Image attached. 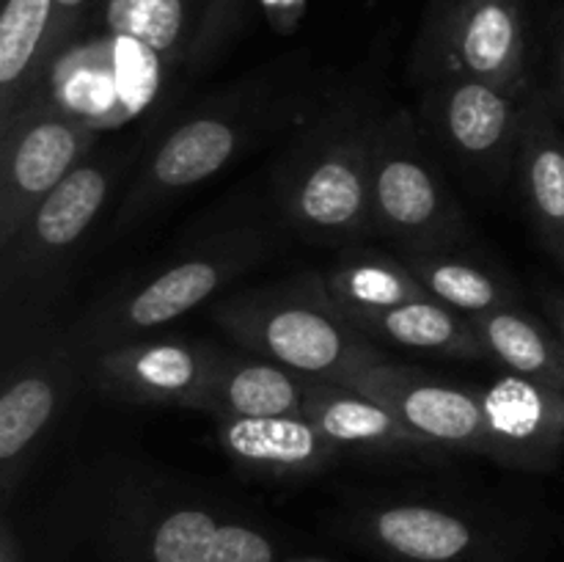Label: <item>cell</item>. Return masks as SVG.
Listing matches in <instances>:
<instances>
[{"label":"cell","instance_id":"1","mask_svg":"<svg viewBox=\"0 0 564 562\" xmlns=\"http://www.w3.org/2000/svg\"><path fill=\"white\" fill-rule=\"evenodd\" d=\"M75 527L97 562H284L251 512L149 463L105 461L75 490Z\"/></svg>","mask_w":564,"mask_h":562},{"label":"cell","instance_id":"2","mask_svg":"<svg viewBox=\"0 0 564 562\" xmlns=\"http://www.w3.org/2000/svg\"><path fill=\"white\" fill-rule=\"evenodd\" d=\"M339 86L295 50L257 66L187 108L135 165L116 209L113 231L132 229L182 193L204 185L237 158L286 130H297Z\"/></svg>","mask_w":564,"mask_h":562},{"label":"cell","instance_id":"3","mask_svg":"<svg viewBox=\"0 0 564 562\" xmlns=\"http://www.w3.org/2000/svg\"><path fill=\"white\" fill-rule=\"evenodd\" d=\"M383 99L367 83H339L292 130L273 169L281 220L312 246L347 248L372 237L369 163Z\"/></svg>","mask_w":564,"mask_h":562},{"label":"cell","instance_id":"4","mask_svg":"<svg viewBox=\"0 0 564 562\" xmlns=\"http://www.w3.org/2000/svg\"><path fill=\"white\" fill-rule=\"evenodd\" d=\"M330 529L375 562H538L545 551L523 518L427 494L352 496Z\"/></svg>","mask_w":564,"mask_h":562},{"label":"cell","instance_id":"5","mask_svg":"<svg viewBox=\"0 0 564 562\" xmlns=\"http://www.w3.org/2000/svg\"><path fill=\"white\" fill-rule=\"evenodd\" d=\"M273 251V235L259 220H240L187 242L165 262L105 292L69 325L83 358L119 342L149 336L176 323L220 292Z\"/></svg>","mask_w":564,"mask_h":562},{"label":"cell","instance_id":"6","mask_svg":"<svg viewBox=\"0 0 564 562\" xmlns=\"http://www.w3.org/2000/svg\"><path fill=\"white\" fill-rule=\"evenodd\" d=\"M213 320L240 350L312 380L347 383L369 364L386 361L378 342L345 317L323 273H301L213 303Z\"/></svg>","mask_w":564,"mask_h":562},{"label":"cell","instance_id":"7","mask_svg":"<svg viewBox=\"0 0 564 562\" xmlns=\"http://www.w3.org/2000/svg\"><path fill=\"white\" fill-rule=\"evenodd\" d=\"M132 149H94L50 196L33 207L17 235L0 248L3 320L50 314L53 298L64 290L77 253L110 207V198L132 165Z\"/></svg>","mask_w":564,"mask_h":562},{"label":"cell","instance_id":"8","mask_svg":"<svg viewBox=\"0 0 564 562\" xmlns=\"http://www.w3.org/2000/svg\"><path fill=\"white\" fill-rule=\"evenodd\" d=\"M416 110L386 108L369 163L372 235L397 253H424L471 242V224L438 165Z\"/></svg>","mask_w":564,"mask_h":562},{"label":"cell","instance_id":"9","mask_svg":"<svg viewBox=\"0 0 564 562\" xmlns=\"http://www.w3.org/2000/svg\"><path fill=\"white\" fill-rule=\"evenodd\" d=\"M86 378V358L69 325L50 314L3 320V383H0V501L11 496Z\"/></svg>","mask_w":564,"mask_h":562},{"label":"cell","instance_id":"10","mask_svg":"<svg viewBox=\"0 0 564 562\" xmlns=\"http://www.w3.org/2000/svg\"><path fill=\"white\" fill-rule=\"evenodd\" d=\"M540 11L534 0H424L411 50L416 86L474 77L529 94L540 83Z\"/></svg>","mask_w":564,"mask_h":562},{"label":"cell","instance_id":"11","mask_svg":"<svg viewBox=\"0 0 564 562\" xmlns=\"http://www.w3.org/2000/svg\"><path fill=\"white\" fill-rule=\"evenodd\" d=\"M529 94L474 77H438L419 86L416 119L441 160L474 191L496 196L516 171Z\"/></svg>","mask_w":564,"mask_h":562},{"label":"cell","instance_id":"12","mask_svg":"<svg viewBox=\"0 0 564 562\" xmlns=\"http://www.w3.org/2000/svg\"><path fill=\"white\" fill-rule=\"evenodd\" d=\"M94 149L97 127L39 94L0 130V248Z\"/></svg>","mask_w":564,"mask_h":562},{"label":"cell","instance_id":"13","mask_svg":"<svg viewBox=\"0 0 564 562\" xmlns=\"http://www.w3.org/2000/svg\"><path fill=\"white\" fill-rule=\"evenodd\" d=\"M224 347L187 336H138L86 358V380L108 400L191 408Z\"/></svg>","mask_w":564,"mask_h":562},{"label":"cell","instance_id":"14","mask_svg":"<svg viewBox=\"0 0 564 562\" xmlns=\"http://www.w3.org/2000/svg\"><path fill=\"white\" fill-rule=\"evenodd\" d=\"M347 386L383 402L422 439L449 452L488 457V428L477 386L455 383L389 358L369 364Z\"/></svg>","mask_w":564,"mask_h":562},{"label":"cell","instance_id":"15","mask_svg":"<svg viewBox=\"0 0 564 562\" xmlns=\"http://www.w3.org/2000/svg\"><path fill=\"white\" fill-rule=\"evenodd\" d=\"M488 428V461L551 472L564 452V395L507 369L477 386Z\"/></svg>","mask_w":564,"mask_h":562},{"label":"cell","instance_id":"16","mask_svg":"<svg viewBox=\"0 0 564 562\" xmlns=\"http://www.w3.org/2000/svg\"><path fill=\"white\" fill-rule=\"evenodd\" d=\"M303 413L323 430L325 439L341 455L422 463L438 461L449 452L413 433L391 408L347 383L312 380L306 389Z\"/></svg>","mask_w":564,"mask_h":562},{"label":"cell","instance_id":"17","mask_svg":"<svg viewBox=\"0 0 564 562\" xmlns=\"http://www.w3.org/2000/svg\"><path fill=\"white\" fill-rule=\"evenodd\" d=\"M215 444L237 472L262 483H301L345 457L306 413L215 419Z\"/></svg>","mask_w":564,"mask_h":562},{"label":"cell","instance_id":"18","mask_svg":"<svg viewBox=\"0 0 564 562\" xmlns=\"http://www.w3.org/2000/svg\"><path fill=\"white\" fill-rule=\"evenodd\" d=\"M512 176L540 246L564 270V132L540 83L523 102Z\"/></svg>","mask_w":564,"mask_h":562},{"label":"cell","instance_id":"19","mask_svg":"<svg viewBox=\"0 0 564 562\" xmlns=\"http://www.w3.org/2000/svg\"><path fill=\"white\" fill-rule=\"evenodd\" d=\"M312 378L248 350H224L187 411L213 419L301 417Z\"/></svg>","mask_w":564,"mask_h":562},{"label":"cell","instance_id":"20","mask_svg":"<svg viewBox=\"0 0 564 562\" xmlns=\"http://www.w3.org/2000/svg\"><path fill=\"white\" fill-rule=\"evenodd\" d=\"M358 331L378 345L405 347V350L430 353V356L482 361L490 358L482 339L474 331L471 317L444 306L441 301H408L389 309L345 312Z\"/></svg>","mask_w":564,"mask_h":562},{"label":"cell","instance_id":"21","mask_svg":"<svg viewBox=\"0 0 564 562\" xmlns=\"http://www.w3.org/2000/svg\"><path fill=\"white\" fill-rule=\"evenodd\" d=\"M53 14L55 0H3L0 6V130L36 97L53 66Z\"/></svg>","mask_w":564,"mask_h":562},{"label":"cell","instance_id":"22","mask_svg":"<svg viewBox=\"0 0 564 562\" xmlns=\"http://www.w3.org/2000/svg\"><path fill=\"white\" fill-rule=\"evenodd\" d=\"M424 290L444 306L477 317L499 309L521 306L523 295L516 281L468 246L444 251L400 253Z\"/></svg>","mask_w":564,"mask_h":562},{"label":"cell","instance_id":"23","mask_svg":"<svg viewBox=\"0 0 564 562\" xmlns=\"http://www.w3.org/2000/svg\"><path fill=\"white\" fill-rule=\"evenodd\" d=\"M471 323L488 356L496 358L501 367L564 395V345L549 320L529 312L527 303H521V306L477 314Z\"/></svg>","mask_w":564,"mask_h":562},{"label":"cell","instance_id":"24","mask_svg":"<svg viewBox=\"0 0 564 562\" xmlns=\"http://www.w3.org/2000/svg\"><path fill=\"white\" fill-rule=\"evenodd\" d=\"M323 281L341 312L389 309L433 298L400 253L378 251L361 242L339 248L336 262L323 270Z\"/></svg>","mask_w":564,"mask_h":562},{"label":"cell","instance_id":"25","mask_svg":"<svg viewBox=\"0 0 564 562\" xmlns=\"http://www.w3.org/2000/svg\"><path fill=\"white\" fill-rule=\"evenodd\" d=\"M251 9L253 0H204L187 53L182 58L185 86L224 64L240 33L246 31Z\"/></svg>","mask_w":564,"mask_h":562},{"label":"cell","instance_id":"26","mask_svg":"<svg viewBox=\"0 0 564 562\" xmlns=\"http://www.w3.org/2000/svg\"><path fill=\"white\" fill-rule=\"evenodd\" d=\"M540 55L545 64V91L556 119H564V0H554L540 9Z\"/></svg>","mask_w":564,"mask_h":562},{"label":"cell","instance_id":"27","mask_svg":"<svg viewBox=\"0 0 564 562\" xmlns=\"http://www.w3.org/2000/svg\"><path fill=\"white\" fill-rule=\"evenodd\" d=\"M105 0H55L53 31H50V58H58L75 33L86 25L88 17H97Z\"/></svg>","mask_w":564,"mask_h":562},{"label":"cell","instance_id":"28","mask_svg":"<svg viewBox=\"0 0 564 562\" xmlns=\"http://www.w3.org/2000/svg\"><path fill=\"white\" fill-rule=\"evenodd\" d=\"M264 9V17L273 25V31L279 33H292L297 28V22L306 14L308 0H259Z\"/></svg>","mask_w":564,"mask_h":562},{"label":"cell","instance_id":"29","mask_svg":"<svg viewBox=\"0 0 564 562\" xmlns=\"http://www.w3.org/2000/svg\"><path fill=\"white\" fill-rule=\"evenodd\" d=\"M540 306L564 345V287H540Z\"/></svg>","mask_w":564,"mask_h":562},{"label":"cell","instance_id":"30","mask_svg":"<svg viewBox=\"0 0 564 562\" xmlns=\"http://www.w3.org/2000/svg\"><path fill=\"white\" fill-rule=\"evenodd\" d=\"M0 562H28L25 551H22V540L17 538V529L9 518V510L3 512V523H0Z\"/></svg>","mask_w":564,"mask_h":562},{"label":"cell","instance_id":"31","mask_svg":"<svg viewBox=\"0 0 564 562\" xmlns=\"http://www.w3.org/2000/svg\"><path fill=\"white\" fill-rule=\"evenodd\" d=\"M284 562H336L328 556H314V554H290Z\"/></svg>","mask_w":564,"mask_h":562}]
</instances>
